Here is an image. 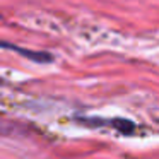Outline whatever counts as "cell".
I'll return each mask as SVG.
<instances>
[{
  "label": "cell",
  "mask_w": 159,
  "mask_h": 159,
  "mask_svg": "<svg viewBox=\"0 0 159 159\" xmlns=\"http://www.w3.org/2000/svg\"><path fill=\"white\" fill-rule=\"evenodd\" d=\"M111 125H113L116 130H120L121 134H132V132H134V123H132L130 120L118 118V120H111Z\"/></svg>",
  "instance_id": "2"
},
{
  "label": "cell",
  "mask_w": 159,
  "mask_h": 159,
  "mask_svg": "<svg viewBox=\"0 0 159 159\" xmlns=\"http://www.w3.org/2000/svg\"><path fill=\"white\" fill-rule=\"evenodd\" d=\"M0 48H9V50H14V52L21 53V55L28 57V58L34 60V62H39V63H48L52 62V55L48 53H38V52H29V50H21L14 45H5V43H0Z\"/></svg>",
  "instance_id": "1"
}]
</instances>
